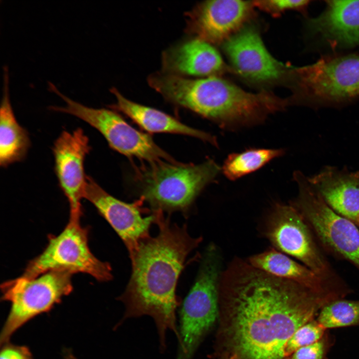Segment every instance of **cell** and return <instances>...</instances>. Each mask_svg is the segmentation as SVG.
Listing matches in <instances>:
<instances>
[{"label":"cell","instance_id":"8","mask_svg":"<svg viewBox=\"0 0 359 359\" xmlns=\"http://www.w3.org/2000/svg\"><path fill=\"white\" fill-rule=\"evenodd\" d=\"M68 270L47 271L33 278L20 276L1 285V299L10 304L2 328L1 346L9 342L12 335L37 315L48 312L72 290V276Z\"/></svg>","mask_w":359,"mask_h":359},{"label":"cell","instance_id":"21","mask_svg":"<svg viewBox=\"0 0 359 359\" xmlns=\"http://www.w3.org/2000/svg\"><path fill=\"white\" fill-rule=\"evenodd\" d=\"M2 97L0 109V164L3 167L21 161L30 146L27 132L18 123L10 103L9 73L3 67Z\"/></svg>","mask_w":359,"mask_h":359},{"label":"cell","instance_id":"7","mask_svg":"<svg viewBox=\"0 0 359 359\" xmlns=\"http://www.w3.org/2000/svg\"><path fill=\"white\" fill-rule=\"evenodd\" d=\"M298 194L291 204L306 221L325 253L346 260L359 270V229L324 201L300 171L293 175Z\"/></svg>","mask_w":359,"mask_h":359},{"label":"cell","instance_id":"28","mask_svg":"<svg viewBox=\"0 0 359 359\" xmlns=\"http://www.w3.org/2000/svg\"><path fill=\"white\" fill-rule=\"evenodd\" d=\"M64 357L65 359H78L74 356L72 352L68 349L64 351Z\"/></svg>","mask_w":359,"mask_h":359},{"label":"cell","instance_id":"13","mask_svg":"<svg viewBox=\"0 0 359 359\" xmlns=\"http://www.w3.org/2000/svg\"><path fill=\"white\" fill-rule=\"evenodd\" d=\"M236 74L248 81L268 84L286 80L290 66L276 60L252 27L242 28L223 43Z\"/></svg>","mask_w":359,"mask_h":359},{"label":"cell","instance_id":"30","mask_svg":"<svg viewBox=\"0 0 359 359\" xmlns=\"http://www.w3.org/2000/svg\"><path fill=\"white\" fill-rule=\"evenodd\" d=\"M358 226L359 227V224H358Z\"/></svg>","mask_w":359,"mask_h":359},{"label":"cell","instance_id":"25","mask_svg":"<svg viewBox=\"0 0 359 359\" xmlns=\"http://www.w3.org/2000/svg\"><path fill=\"white\" fill-rule=\"evenodd\" d=\"M310 0H253L255 7L271 14L277 16L289 10L305 11Z\"/></svg>","mask_w":359,"mask_h":359},{"label":"cell","instance_id":"11","mask_svg":"<svg viewBox=\"0 0 359 359\" xmlns=\"http://www.w3.org/2000/svg\"><path fill=\"white\" fill-rule=\"evenodd\" d=\"M56 269L86 273L100 282L112 278L110 264L99 260L90 251L88 230L81 226L80 217H70L64 229L49 238L43 251L28 263L21 276L33 278Z\"/></svg>","mask_w":359,"mask_h":359},{"label":"cell","instance_id":"18","mask_svg":"<svg viewBox=\"0 0 359 359\" xmlns=\"http://www.w3.org/2000/svg\"><path fill=\"white\" fill-rule=\"evenodd\" d=\"M308 179L331 209L358 225L359 172L327 166Z\"/></svg>","mask_w":359,"mask_h":359},{"label":"cell","instance_id":"23","mask_svg":"<svg viewBox=\"0 0 359 359\" xmlns=\"http://www.w3.org/2000/svg\"><path fill=\"white\" fill-rule=\"evenodd\" d=\"M317 320L326 329L358 325L359 300L333 301L321 310Z\"/></svg>","mask_w":359,"mask_h":359},{"label":"cell","instance_id":"29","mask_svg":"<svg viewBox=\"0 0 359 359\" xmlns=\"http://www.w3.org/2000/svg\"><path fill=\"white\" fill-rule=\"evenodd\" d=\"M225 359H238L237 356L234 354L229 355Z\"/></svg>","mask_w":359,"mask_h":359},{"label":"cell","instance_id":"19","mask_svg":"<svg viewBox=\"0 0 359 359\" xmlns=\"http://www.w3.org/2000/svg\"><path fill=\"white\" fill-rule=\"evenodd\" d=\"M111 92L117 99L113 109L123 113L145 131L151 133H170L194 137L217 146L216 138L208 133L192 128L158 109L125 98L116 88Z\"/></svg>","mask_w":359,"mask_h":359},{"label":"cell","instance_id":"5","mask_svg":"<svg viewBox=\"0 0 359 359\" xmlns=\"http://www.w3.org/2000/svg\"><path fill=\"white\" fill-rule=\"evenodd\" d=\"M290 105L339 107L359 98V54L331 55L315 63L290 66Z\"/></svg>","mask_w":359,"mask_h":359},{"label":"cell","instance_id":"1","mask_svg":"<svg viewBox=\"0 0 359 359\" xmlns=\"http://www.w3.org/2000/svg\"><path fill=\"white\" fill-rule=\"evenodd\" d=\"M219 294L227 344L238 359H285L293 333L342 297L270 275L240 258L221 272Z\"/></svg>","mask_w":359,"mask_h":359},{"label":"cell","instance_id":"10","mask_svg":"<svg viewBox=\"0 0 359 359\" xmlns=\"http://www.w3.org/2000/svg\"><path fill=\"white\" fill-rule=\"evenodd\" d=\"M264 233L274 248L299 260L324 280L336 285L345 283L332 267L306 221L291 204L274 205Z\"/></svg>","mask_w":359,"mask_h":359},{"label":"cell","instance_id":"16","mask_svg":"<svg viewBox=\"0 0 359 359\" xmlns=\"http://www.w3.org/2000/svg\"><path fill=\"white\" fill-rule=\"evenodd\" d=\"M325 1L323 11L308 19V32L332 49L359 47V0Z\"/></svg>","mask_w":359,"mask_h":359},{"label":"cell","instance_id":"20","mask_svg":"<svg viewBox=\"0 0 359 359\" xmlns=\"http://www.w3.org/2000/svg\"><path fill=\"white\" fill-rule=\"evenodd\" d=\"M253 267L270 275L301 284L322 291H337L348 294L347 285L332 284L312 270L274 248L250 256L247 261Z\"/></svg>","mask_w":359,"mask_h":359},{"label":"cell","instance_id":"9","mask_svg":"<svg viewBox=\"0 0 359 359\" xmlns=\"http://www.w3.org/2000/svg\"><path fill=\"white\" fill-rule=\"evenodd\" d=\"M49 90L66 103L64 107L51 106L50 109L73 115L85 122L99 132L115 151L148 163L160 161L177 163L149 134L133 127L115 110L86 106L62 93L53 84L49 85Z\"/></svg>","mask_w":359,"mask_h":359},{"label":"cell","instance_id":"22","mask_svg":"<svg viewBox=\"0 0 359 359\" xmlns=\"http://www.w3.org/2000/svg\"><path fill=\"white\" fill-rule=\"evenodd\" d=\"M284 153L281 149L251 148L232 153L224 161L221 172L228 180H235L257 171Z\"/></svg>","mask_w":359,"mask_h":359},{"label":"cell","instance_id":"12","mask_svg":"<svg viewBox=\"0 0 359 359\" xmlns=\"http://www.w3.org/2000/svg\"><path fill=\"white\" fill-rule=\"evenodd\" d=\"M84 198L89 201L110 224L123 240L129 257L137 249L142 240L150 236V229L155 217H144L148 209L142 206V199L133 203L121 201L106 191L91 177L87 176Z\"/></svg>","mask_w":359,"mask_h":359},{"label":"cell","instance_id":"4","mask_svg":"<svg viewBox=\"0 0 359 359\" xmlns=\"http://www.w3.org/2000/svg\"><path fill=\"white\" fill-rule=\"evenodd\" d=\"M220 172L211 159L198 164L160 161L136 168L134 181L140 199L152 211H180L186 215L197 196Z\"/></svg>","mask_w":359,"mask_h":359},{"label":"cell","instance_id":"3","mask_svg":"<svg viewBox=\"0 0 359 359\" xmlns=\"http://www.w3.org/2000/svg\"><path fill=\"white\" fill-rule=\"evenodd\" d=\"M156 89L171 103L228 130L263 123L289 105L288 98L264 90L249 92L219 76L189 79L165 74L158 79Z\"/></svg>","mask_w":359,"mask_h":359},{"label":"cell","instance_id":"26","mask_svg":"<svg viewBox=\"0 0 359 359\" xmlns=\"http://www.w3.org/2000/svg\"><path fill=\"white\" fill-rule=\"evenodd\" d=\"M329 343L328 339L323 337L312 344L298 349L285 359H324Z\"/></svg>","mask_w":359,"mask_h":359},{"label":"cell","instance_id":"27","mask_svg":"<svg viewBox=\"0 0 359 359\" xmlns=\"http://www.w3.org/2000/svg\"><path fill=\"white\" fill-rule=\"evenodd\" d=\"M0 359H33L29 348L25 346L15 345L7 342L3 344Z\"/></svg>","mask_w":359,"mask_h":359},{"label":"cell","instance_id":"14","mask_svg":"<svg viewBox=\"0 0 359 359\" xmlns=\"http://www.w3.org/2000/svg\"><path fill=\"white\" fill-rule=\"evenodd\" d=\"M253 1L206 0L187 13V31L211 44H223L251 17Z\"/></svg>","mask_w":359,"mask_h":359},{"label":"cell","instance_id":"17","mask_svg":"<svg viewBox=\"0 0 359 359\" xmlns=\"http://www.w3.org/2000/svg\"><path fill=\"white\" fill-rule=\"evenodd\" d=\"M162 65L165 73L180 76L184 75L207 77L218 76L228 72H234L224 62L212 44L196 38L164 52Z\"/></svg>","mask_w":359,"mask_h":359},{"label":"cell","instance_id":"2","mask_svg":"<svg viewBox=\"0 0 359 359\" xmlns=\"http://www.w3.org/2000/svg\"><path fill=\"white\" fill-rule=\"evenodd\" d=\"M153 213L159 232L156 236H150L141 241L130 256L131 277L118 297L125 310L116 327L127 319L150 316L156 325L160 349L164 351L168 330L174 332L180 340L176 317L180 304L176 295L177 284L186 257L202 238L191 237L186 225L179 226L172 223L163 211Z\"/></svg>","mask_w":359,"mask_h":359},{"label":"cell","instance_id":"6","mask_svg":"<svg viewBox=\"0 0 359 359\" xmlns=\"http://www.w3.org/2000/svg\"><path fill=\"white\" fill-rule=\"evenodd\" d=\"M221 256L210 244L202 256L194 282L180 312L179 350L177 359H191L218 315Z\"/></svg>","mask_w":359,"mask_h":359},{"label":"cell","instance_id":"15","mask_svg":"<svg viewBox=\"0 0 359 359\" xmlns=\"http://www.w3.org/2000/svg\"><path fill=\"white\" fill-rule=\"evenodd\" d=\"M90 150L89 139L81 128L62 132L53 147L55 171L69 202L70 217L81 216V200L84 198L87 176L84 161Z\"/></svg>","mask_w":359,"mask_h":359},{"label":"cell","instance_id":"24","mask_svg":"<svg viewBox=\"0 0 359 359\" xmlns=\"http://www.w3.org/2000/svg\"><path fill=\"white\" fill-rule=\"evenodd\" d=\"M326 329L314 319L306 323L291 336L284 348L285 359L298 349L312 344L324 335Z\"/></svg>","mask_w":359,"mask_h":359}]
</instances>
